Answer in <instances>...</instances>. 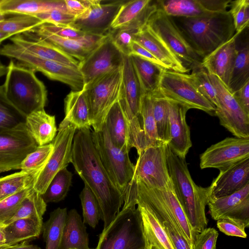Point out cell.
<instances>
[{"label": "cell", "instance_id": "6da1fadb", "mask_svg": "<svg viewBox=\"0 0 249 249\" xmlns=\"http://www.w3.org/2000/svg\"><path fill=\"white\" fill-rule=\"evenodd\" d=\"M75 171L95 196L104 229L114 220L124 204V196L105 170L89 128L78 130L72 142L71 162Z\"/></svg>", "mask_w": 249, "mask_h": 249}, {"label": "cell", "instance_id": "7a4b0ae2", "mask_svg": "<svg viewBox=\"0 0 249 249\" xmlns=\"http://www.w3.org/2000/svg\"><path fill=\"white\" fill-rule=\"evenodd\" d=\"M172 18L202 59L229 40L235 33L229 10L191 18Z\"/></svg>", "mask_w": 249, "mask_h": 249}, {"label": "cell", "instance_id": "3957f363", "mask_svg": "<svg viewBox=\"0 0 249 249\" xmlns=\"http://www.w3.org/2000/svg\"><path fill=\"white\" fill-rule=\"evenodd\" d=\"M166 156L170 177L175 193L189 223L196 232L207 228L205 208L209 202L208 189L197 185L189 171L185 159L176 155L167 144Z\"/></svg>", "mask_w": 249, "mask_h": 249}, {"label": "cell", "instance_id": "277c9868", "mask_svg": "<svg viewBox=\"0 0 249 249\" xmlns=\"http://www.w3.org/2000/svg\"><path fill=\"white\" fill-rule=\"evenodd\" d=\"M35 72L11 60L3 84L7 99L26 116L44 109L47 102L46 88Z\"/></svg>", "mask_w": 249, "mask_h": 249}, {"label": "cell", "instance_id": "5b68a950", "mask_svg": "<svg viewBox=\"0 0 249 249\" xmlns=\"http://www.w3.org/2000/svg\"><path fill=\"white\" fill-rule=\"evenodd\" d=\"M140 214L135 207L123 208L104 229L95 249H144Z\"/></svg>", "mask_w": 249, "mask_h": 249}, {"label": "cell", "instance_id": "8992f818", "mask_svg": "<svg viewBox=\"0 0 249 249\" xmlns=\"http://www.w3.org/2000/svg\"><path fill=\"white\" fill-rule=\"evenodd\" d=\"M0 55L18 61V64L42 72L48 78L68 85L73 90H80L84 83L82 75L77 68L37 57L13 43L0 48Z\"/></svg>", "mask_w": 249, "mask_h": 249}, {"label": "cell", "instance_id": "52a82bcc", "mask_svg": "<svg viewBox=\"0 0 249 249\" xmlns=\"http://www.w3.org/2000/svg\"><path fill=\"white\" fill-rule=\"evenodd\" d=\"M91 137L105 170L124 196L135 168V165L129 159V152L120 149L112 143L105 123L101 131H91Z\"/></svg>", "mask_w": 249, "mask_h": 249}, {"label": "cell", "instance_id": "ba28073f", "mask_svg": "<svg viewBox=\"0 0 249 249\" xmlns=\"http://www.w3.org/2000/svg\"><path fill=\"white\" fill-rule=\"evenodd\" d=\"M122 67L107 73L84 86L88 102L89 120L93 131H101L107 113L118 101Z\"/></svg>", "mask_w": 249, "mask_h": 249}, {"label": "cell", "instance_id": "9c48e42d", "mask_svg": "<svg viewBox=\"0 0 249 249\" xmlns=\"http://www.w3.org/2000/svg\"><path fill=\"white\" fill-rule=\"evenodd\" d=\"M155 92L188 109H198L214 114L215 106L199 91L189 73L165 70Z\"/></svg>", "mask_w": 249, "mask_h": 249}, {"label": "cell", "instance_id": "30bf717a", "mask_svg": "<svg viewBox=\"0 0 249 249\" xmlns=\"http://www.w3.org/2000/svg\"><path fill=\"white\" fill-rule=\"evenodd\" d=\"M157 5L146 26L164 42L187 68L192 70L201 66L202 59L195 52L174 18Z\"/></svg>", "mask_w": 249, "mask_h": 249}, {"label": "cell", "instance_id": "8fae6325", "mask_svg": "<svg viewBox=\"0 0 249 249\" xmlns=\"http://www.w3.org/2000/svg\"><path fill=\"white\" fill-rule=\"evenodd\" d=\"M166 145L160 143L138 153L132 178L149 188L161 189L172 184L166 161Z\"/></svg>", "mask_w": 249, "mask_h": 249}, {"label": "cell", "instance_id": "7c38bea8", "mask_svg": "<svg viewBox=\"0 0 249 249\" xmlns=\"http://www.w3.org/2000/svg\"><path fill=\"white\" fill-rule=\"evenodd\" d=\"M38 146L25 123L0 132V174L20 169L23 160Z\"/></svg>", "mask_w": 249, "mask_h": 249}, {"label": "cell", "instance_id": "4fadbf2b", "mask_svg": "<svg viewBox=\"0 0 249 249\" xmlns=\"http://www.w3.org/2000/svg\"><path fill=\"white\" fill-rule=\"evenodd\" d=\"M209 75L216 92L219 106L214 114L219 118L220 124L236 137L249 138V115L217 77Z\"/></svg>", "mask_w": 249, "mask_h": 249}, {"label": "cell", "instance_id": "5bb4252c", "mask_svg": "<svg viewBox=\"0 0 249 249\" xmlns=\"http://www.w3.org/2000/svg\"><path fill=\"white\" fill-rule=\"evenodd\" d=\"M76 129L71 124L60 123L58 133L52 142V154L45 167L37 176L34 189L41 195L45 192L54 176L67 168L71 162L72 142Z\"/></svg>", "mask_w": 249, "mask_h": 249}, {"label": "cell", "instance_id": "9a60e30c", "mask_svg": "<svg viewBox=\"0 0 249 249\" xmlns=\"http://www.w3.org/2000/svg\"><path fill=\"white\" fill-rule=\"evenodd\" d=\"M123 54L114 44L109 33L84 59L78 69L86 86L102 75L122 67Z\"/></svg>", "mask_w": 249, "mask_h": 249}, {"label": "cell", "instance_id": "2e32d148", "mask_svg": "<svg viewBox=\"0 0 249 249\" xmlns=\"http://www.w3.org/2000/svg\"><path fill=\"white\" fill-rule=\"evenodd\" d=\"M249 158V138L227 137L208 147L200 156V167L219 170Z\"/></svg>", "mask_w": 249, "mask_h": 249}, {"label": "cell", "instance_id": "e0dca14e", "mask_svg": "<svg viewBox=\"0 0 249 249\" xmlns=\"http://www.w3.org/2000/svg\"><path fill=\"white\" fill-rule=\"evenodd\" d=\"M124 1L103 3L100 0H88L89 7L70 25L86 34L104 36L110 31L113 20Z\"/></svg>", "mask_w": 249, "mask_h": 249}, {"label": "cell", "instance_id": "ac0fdd59", "mask_svg": "<svg viewBox=\"0 0 249 249\" xmlns=\"http://www.w3.org/2000/svg\"><path fill=\"white\" fill-rule=\"evenodd\" d=\"M207 205L213 219H232L249 227V183L230 195L209 200Z\"/></svg>", "mask_w": 249, "mask_h": 249}, {"label": "cell", "instance_id": "d6986e66", "mask_svg": "<svg viewBox=\"0 0 249 249\" xmlns=\"http://www.w3.org/2000/svg\"><path fill=\"white\" fill-rule=\"evenodd\" d=\"M219 171L207 187L209 201L230 195L249 183V158Z\"/></svg>", "mask_w": 249, "mask_h": 249}, {"label": "cell", "instance_id": "ffe728a7", "mask_svg": "<svg viewBox=\"0 0 249 249\" xmlns=\"http://www.w3.org/2000/svg\"><path fill=\"white\" fill-rule=\"evenodd\" d=\"M25 32L51 43L79 62L94 50L107 35L86 34L78 38H63L51 34L38 26Z\"/></svg>", "mask_w": 249, "mask_h": 249}, {"label": "cell", "instance_id": "44dd1931", "mask_svg": "<svg viewBox=\"0 0 249 249\" xmlns=\"http://www.w3.org/2000/svg\"><path fill=\"white\" fill-rule=\"evenodd\" d=\"M231 0H159L156 3L173 18H191L227 10Z\"/></svg>", "mask_w": 249, "mask_h": 249}, {"label": "cell", "instance_id": "7402d4cb", "mask_svg": "<svg viewBox=\"0 0 249 249\" xmlns=\"http://www.w3.org/2000/svg\"><path fill=\"white\" fill-rule=\"evenodd\" d=\"M167 101L170 126V141L167 145L176 155L185 159L192 146L190 130L186 121L189 109L178 103Z\"/></svg>", "mask_w": 249, "mask_h": 249}, {"label": "cell", "instance_id": "603a6c76", "mask_svg": "<svg viewBox=\"0 0 249 249\" xmlns=\"http://www.w3.org/2000/svg\"><path fill=\"white\" fill-rule=\"evenodd\" d=\"M16 45L41 58L78 69L79 61L51 43L27 32L10 37Z\"/></svg>", "mask_w": 249, "mask_h": 249}, {"label": "cell", "instance_id": "cb8c5ba5", "mask_svg": "<svg viewBox=\"0 0 249 249\" xmlns=\"http://www.w3.org/2000/svg\"><path fill=\"white\" fill-rule=\"evenodd\" d=\"M240 34L235 33L227 42L204 57L201 66L209 74L217 77L228 87L236 51V39Z\"/></svg>", "mask_w": 249, "mask_h": 249}, {"label": "cell", "instance_id": "d4e9b609", "mask_svg": "<svg viewBox=\"0 0 249 249\" xmlns=\"http://www.w3.org/2000/svg\"><path fill=\"white\" fill-rule=\"evenodd\" d=\"M134 41L150 52L168 70L188 73L191 70L158 36L145 25L137 32Z\"/></svg>", "mask_w": 249, "mask_h": 249}, {"label": "cell", "instance_id": "484cf974", "mask_svg": "<svg viewBox=\"0 0 249 249\" xmlns=\"http://www.w3.org/2000/svg\"><path fill=\"white\" fill-rule=\"evenodd\" d=\"M157 7L151 0L124 2L111 25L110 30L127 27L139 30L146 25L151 14Z\"/></svg>", "mask_w": 249, "mask_h": 249}, {"label": "cell", "instance_id": "4316f807", "mask_svg": "<svg viewBox=\"0 0 249 249\" xmlns=\"http://www.w3.org/2000/svg\"><path fill=\"white\" fill-rule=\"evenodd\" d=\"M142 221L144 249H175L170 238L150 209L136 201Z\"/></svg>", "mask_w": 249, "mask_h": 249}, {"label": "cell", "instance_id": "83f0119b", "mask_svg": "<svg viewBox=\"0 0 249 249\" xmlns=\"http://www.w3.org/2000/svg\"><path fill=\"white\" fill-rule=\"evenodd\" d=\"M65 117L61 122L71 124L76 130L89 128V110L85 89L71 90L64 99Z\"/></svg>", "mask_w": 249, "mask_h": 249}, {"label": "cell", "instance_id": "f1b7e54d", "mask_svg": "<svg viewBox=\"0 0 249 249\" xmlns=\"http://www.w3.org/2000/svg\"><path fill=\"white\" fill-rule=\"evenodd\" d=\"M25 123L38 146L51 143L56 135L55 116L48 114L44 109L26 116Z\"/></svg>", "mask_w": 249, "mask_h": 249}, {"label": "cell", "instance_id": "f546056e", "mask_svg": "<svg viewBox=\"0 0 249 249\" xmlns=\"http://www.w3.org/2000/svg\"><path fill=\"white\" fill-rule=\"evenodd\" d=\"M53 9L67 12L64 0H0V11L6 15H33Z\"/></svg>", "mask_w": 249, "mask_h": 249}, {"label": "cell", "instance_id": "4dcf8cb0", "mask_svg": "<svg viewBox=\"0 0 249 249\" xmlns=\"http://www.w3.org/2000/svg\"><path fill=\"white\" fill-rule=\"evenodd\" d=\"M90 249L89 235L85 223L77 210L68 213L60 249Z\"/></svg>", "mask_w": 249, "mask_h": 249}, {"label": "cell", "instance_id": "1f68e13d", "mask_svg": "<svg viewBox=\"0 0 249 249\" xmlns=\"http://www.w3.org/2000/svg\"><path fill=\"white\" fill-rule=\"evenodd\" d=\"M105 124L112 143L120 149L129 152L132 147L128 129L118 101L107 113Z\"/></svg>", "mask_w": 249, "mask_h": 249}, {"label": "cell", "instance_id": "d6a6232c", "mask_svg": "<svg viewBox=\"0 0 249 249\" xmlns=\"http://www.w3.org/2000/svg\"><path fill=\"white\" fill-rule=\"evenodd\" d=\"M130 57L142 96L156 91L162 75L166 69L138 56L131 55Z\"/></svg>", "mask_w": 249, "mask_h": 249}, {"label": "cell", "instance_id": "836d02e7", "mask_svg": "<svg viewBox=\"0 0 249 249\" xmlns=\"http://www.w3.org/2000/svg\"><path fill=\"white\" fill-rule=\"evenodd\" d=\"M43 224V220L26 218L2 226L5 235L6 244L10 246L38 237L42 231Z\"/></svg>", "mask_w": 249, "mask_h": 249}, {"label": "cell", "instance_id": "e575fe53", "mask_svg": "<svg viewBox=\"0 0 249 249\" xmlns=\"http://www.w3.org/2000/svg\"><path fill=\"white\" fill-rule=\"evenodd\" d=\"M67 214V208H57L50 213L49 219L43 223L45 249H60Z\"/></svg>", "mask_w": 249, "mask_h": 249}, {"label": "cell", "instance_id": "d590c367", "mask_svg": "<svg viewBox=\"0 0 249 249\" xmlns=\"http://www.w3.org/2000/svg\"><path fill=\"white\" fill-rule=\"evenodd\" d=\"M42 169L22 171L0 178V201L34 186Z\"/></svg>", "mask_w": 249, "mask_h": 249}, {"label": "cell", "instance_id": "8d00e7d4", "mask_svg": "<svg viewBox=\"0 0 249 249\" xmlns=\"http://www.w3.org/2000/svg\"><path fill=\"white\" fill-rule=\"evenodd\" d=\"M249 81V47L247 43L237 49L228 88L233 93Z\"/></svg>", "mask_w": 249, "mask_h": 249}, {"label": "cell", "instance_id": "74e56055", "mask_svg": "<svg viewBox=\"0 0 249 249\" xmlns=\"http://www.w3.org/2000/svg\"><path fill=\"white\" fill-rule=\"evenodd\" d=\"M46 207L47 203L44 201L41 195L33 188L22 201L15 215L0 226H5L22 218H32L43 220Z\"/></svg>", "mask_w": 249, "mask_h": 249}, {"label": "cell", "instance_id": "f35d334b", "mask_svg": "<svg viewBox=\"0 0 249 249\" xmlns=\"http://www.w3.org/2000/svg\"><path fill=\"white\" fill-rule=\"evenodd\" d=\"M139 114L147 146L163 143L160 141L158 136L153 113V101L151 94L142 96Z\"/></svg>", "mask_w": 249, "mask_h": 249}, {"label": "cell", "instance_id": "ab89813d", "mask_svg": "<svg viewBox=\"0 0 249 249\" xmlns=\"http://www.w3.org/2000/svg\"><path fill=\"white\" fill-rule=\"evenodd\" d=\"M72 174L67 168L59 171L53 178L41 195L46 203L58 202L67 196L71 185Z\"/></svg>", "mask_w": 249, "mask_h": 249}, {"label": "cell", "instance_id": "60d3db41", "mask_svg": "<svg viewBox=\"0 0 249 249\" xmlns=\"http://www.w3.org/2000/svg\"><path fill=\"white\" fill-rule=\"evenodd\" d=\"M151 95L158 136L161 142L167 144L170 141L168 101L156 92Z\"/></svg>", "mask_w": 249, "mask_h": 249}, {"label": "cell", "instance_id": "b9f144b4", "mask_svg": "<svg viewBox=\"0 0 249 249\" xmlns=\"http://www.w3.org/2000/svg\"><path fill=\"white\" fill-rule=\"evenodd\" d=\"M26 117L7 99L3 84L0 85V132L25 123Z\"/></svg>", "mask_w": 249, "mask_h": 249}, {"label": "cell", "instance_id": "7bdbcfd3", "mask_svg": "<svg viewBox=\"0 0 249 249\" xmlns=\"http://www.w3.org/2000/svg\"><path fill=\"white\" fill-rule=\"evenodd\" d=\"M44 23L32 15H16L0 22V31L11 37L21 34Z\"/></svg>", "mask_w": 249, "mask_h": 249}, {"label": "cell", "instance_id": "ee69618b", "mask_svg": "<svg viewBox=\"0 0 249 249\" xmlns=\"http://www.w3.org/2000/svg\"><path fill=\"white\" fill-rule=\"evenodd\" d=\"M79 197L81 202L83 222L94 229L101 218L98 201L90 189L85 185Z\"/></svg>", "mask_w": 249, "mask_h": 249}, {"label": "cell", "instance_id": "f6af8a7d", "mask_svg": "<svg viewBox=\"0 0 249 249\" xmlns=\"http://www.w3.org/2000/svg\"><path fill=\"white\" fill-rule=\"evenodd\" d=\"M190 75L199 91L215 107L218 101L215 89L206 70L202 66L192 69Z\"/></svg>", "mask_w": 249, "mask_h": 249}, {"label": "cell", "instance_id": "bcb514c9", "mask_svg": "<svg viewBox=\"0 0 249 249\" xmlns=\"http://www.w3.org/2000/svg\"><path fill=\"white\" fill-rule=\"evenodd\" d=\"M53 143L38 146L29 153L22 161L20 170L31 171L43 169L48 162L53 151Z\"/></svg>", "mask_w": 249, "mask_h": 249}, {"label": "cell", "instance_id": "7dc6e473", "mask_svg": "<svg viewBox=\"0 0 249 249\" xmlns=\"http://www.w3.org/2000/svg\"><path fill=\"white\" fill-rule=\"evenodd\" d=\"M33 186L22 190L0 201V226H2L16 213L22 201Z\"/></svg>", "mask_w": 249, "mask_h": 249}, {"label": "cell", "instance_id": "c3c4849f", "mask_svg": "<svg viewBox=\"0 0 249 249\" xmlns=\"http://www.w3.org/2000/svg\"><path fill=\"white\" fill-rule=\"evenodd\" d=\"M229 10L232 18L235 33L240 34L249 24V0H231Z\"/></svg>", "mask_w": 249, "mask_h": 249}, {"label": "cell", "instance_id": "681fc988", "mask_svg": "<svg viewBox=\"0 0 249 249\" xmlns=\"http://www.w3.org/2000/svg\"><path fill=\"white\" fill-rule=\"evenodd\" d=\"M139 30L125 27L110 30L109 33L114 44L122 54L129 56L135 34Z\"/></svg>", "mask_w": 249, "mask_h": 249}, {"label": "cell", "instance_id": "f907efd6", "mask_svg": "<svg viewBox=\"0 0 249 249\" xmlns=\"http://www.w3.org/2000/svg\"><path fill=\"white\" fill-rule=\"evenodd\" d=\"M34 16L43 23L57 25H70L75 18L65 11L59 9H53L34 14Z\"/></svg>", "mask_w": 249, "mask_h": 249}, {"label": "cell", "instance_id": "816d5d0a", "mask_svg": "<svg viewBox=\"0 0 249 249\" xmlns=\"http://www.w3.org/2000/svg\"><path fill=\"white\" fill-rule=\"evenodd\" d=\"M218 236V231L215 229L206 228L195 235L192 249H216Z\"/></svg>", "mask_w": 249, "mask_h": 249}, {"label": "cell", "instance_id": "f5cc1de1", "mask_svg": "<svg viewBox=\"0 0 249 249\" xmlns=\"http://www.w3.org/2000/svg\"><path fill=\"white\" fill-rule=\"evenodd\" d=\"M216 226L220 231L232 236L246 238L247 234L245 224L241 221L230 219L223 218L217 220Z\"/></svg>", "mask_w": 249, "mask_h": 249}, {"label": "cell", "instance_id": "db71d44e", "mask_svg": "<svg viewBox=\"0 0 249 249\" xmlns=\"http://www.w3.org/2000/svg\"><path fill=\"white\" fill-rule=\"evenodd\" d=\"M38 27L51 34L63 38H78L86 34L70 25L44 23Z\"/></svg>", "mask_w": 249, "mask_h": 249}, {"label": "cell", "instance_id": "11a10c76", "mask_svg": "<svg viewBox=\"0 0 249 249\" xmlns=\"http://www.w3.org/2000/svg\"><path fill=\"white\" fill-rule=\"evenodd\" d=\"M67 12L75 18L82 16L88 9V0H64Z\"/></svg>", "mask_w": 249, "mask_h": 249}, {"label": "cell", "instance_id": "9f6ffc18", "mask_svg": "<svg viewBox=\"0 0 249 249\" xmlns=\"http://www.w3.org/2000/svg\"><path fill=\"white\" fill-rule=\"evenodd\" d=\"M131 55L138 56L166 69L164 65L150 52L134 41H133L131 47L130 55Z\"/></svg>", "mask_w": 249, "mask_h": 249}, {"label": "cell", "instance_id": "6f0895ef", "mask_svg": "<svg viewBox=\"0 0 249 249\" xmlns=\"http://www.w3.org/2000/svg\"><path fill=\"white\" fill-rule=\"evenodd\" d=\"M232 94L244 111L249 115V81Z\"/></svg>", "mask_w": 249, "mask_h": 249}, {"label": "cell", "instance_id": "680465c9", "mask_svg": "<svg viewBox=\"0 0 249 249\" xmlns=\"http://www.w3.org/2000/svg\"><path fill=\"white\" fill-rule=\"evenodd\" d=\"M5 249H40V248L36 245L30 244L27 242L24 241L8 246Z\"/></svg>", "mask_w": 249, "mask_h": 249}, {"label": "cell", "instance_id": "91938a15", "mask_svg": "<svg viewBox=\"0 0 249 249\" xmlns=\"http://www.w3.org/2000/svg\"><path fill=\"white\" fill-rule=\"evenodd\" d=\"M8 247L6 244L5 235L3 230V227L0 226V249H5Z\"/></svg>", "mask_w": 249, "mask_h": 249}, {"label": "cell", "instance_id": "94428289", "mask_svg": "<svg viewBox=\"0 0 249 249\" xmlns=\"http://www.w3.org/2000/svg\"><path fill=\"white\" fill-rule=\"evenodd\" d=\"M7 66L4 65L0 60V78L6 74Z\"/></svg>", "mask_w": 249, "mask_h": 249}, {"label": "cell", "instance_id": "6125c7cd", "mask_svg": "<svg viewBox=\"0 0 249 249\" xmlns=\"http://www.w3.org/2000/svg\"><path fill=\"white\" fill-rule=\"evenodd\" d=\"M10 37L11 36L9 35L0 31V45L2 41Z\"/></svg>", "mask_w": 249, "mask_h": 249}, {"label": "cell", "instance_id": "be15d7a7", "mask_svg": "<svg viewBox=\"0 0 249 249\" xmlns=\"http://www.w3.org/2000/svg\"><path fill=\"white\" fill-rule=\"evenodd\" d=\"M6 15L5 14L0 11V22L4 21L6 19Z\"/></svg>", "mask_w": 249, "mask_h": 249}, {"label": "cell", "instance_id": "e7e4bbea", "mask_svg": "<svg viewBox=\"0 0 249 249\" xmlns=\"http://www.w3.org/2000/svg\"></svg>", "mask_w": 249, "mask_h": 249}]
</instances>
